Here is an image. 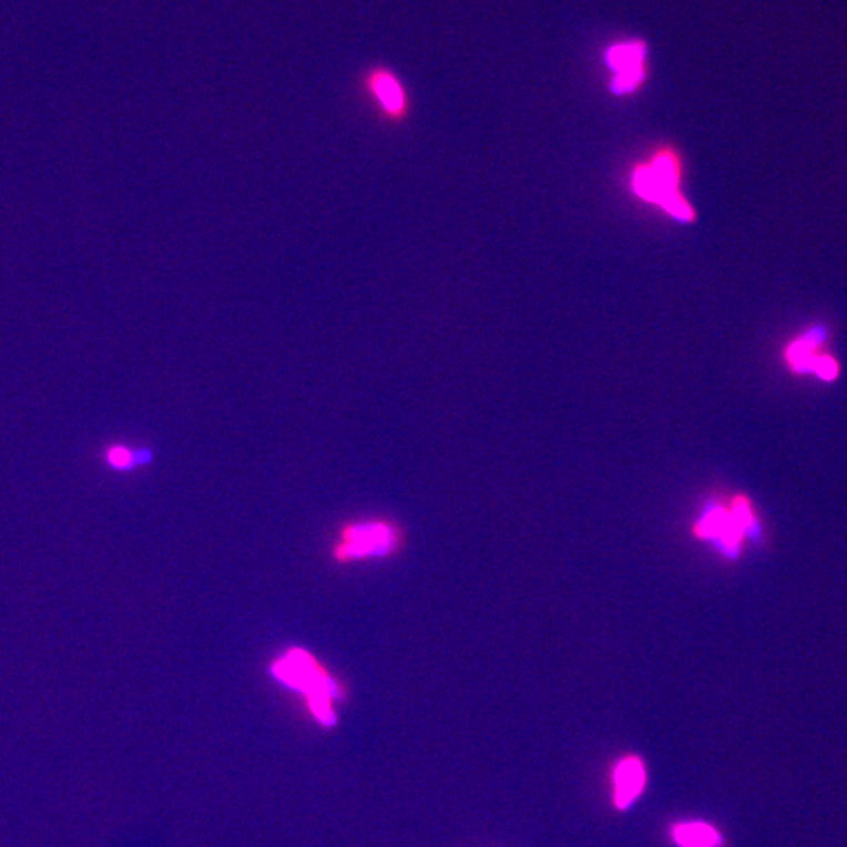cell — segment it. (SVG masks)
I'll list each match as a JSON object with an SVG mask.
<instances>
[{
    "label": "cell",
    "instance_id": "6da1fadb",
    "mask_svg": "<svg viewBox=\"0 0 847 847\" xmlns=\"http://www.w3.org/2000/svg\"><path fill=\"white\" fill-rule=\"evenodd\" d=\"M272 675L287 687L304 692L309 710L324 727H333L338 721L331 701L343 697L341 686L330 673L317 663L316 657L300 649L287 650L285 656L275 661Z\"/></svg>",
    "mask_w": 847,
    "mask_h": 847
},
{
    "label": "cell",
    "instance_id": "7a4b0ae2",
    "mask_svg": "<svg viewBox=\"0 0 847 847\" xmlns=\"http://www.w3.org/2000/svg\"><path fill=\"white\" fill-rule=\"evenodd\" d=\"M834 330L827 320H813L785 344L782 359L797 377H813L823 384H835L841 376V363L830 351Z\"/></svg>",
    "mask_w": 847,
    "mask_h": 847
},
{
    "label": "cell",
    "instance_id": "3957f363",
    "mask_svg": "<svg viewBox=\"0 0 847 847\" xmlns=\"http://www.w3.org/2000/svg\"><path fill=\"white\" fill-rule=\"evenodd\" d=\"M695 535L708 540L728 558H737L744 537L758 539L762 525L756 520L752 502L737 497L729 509L717 504L706 507L695 525Z\"/></svg>",
    "mask_w": 847,
    "mask_h": 847
},
{
    "label": "cell",
    "instance_id": "277c9868",
    "mask_svg": "<svg viewBox=\"0 0 847 847\" xmlns=\"http://www.w3.org/2000/svg\"><path fill=\"white\" fill-rule=\"evenodd\" d=\"M404 532L388 520L359 521L344 525L333 544V561L349 563L387 559L402 548Z\"/></svg>",
    "mask_w": 847,
    "mask_h": 847
},
{
    "label": "cell",
    "instance_id": "5b68a950",
    "mask_svg": "<svg viewBox=\"0 0 847 847\" xmlns=\"http://www.w3.org/2000/svg\"><path fill=\"white\" fill-rule=\"evenodd\" d=\"M676 184H678V164L669 154L656 157L652 165L639 170L634 177L635 191L642 198L661 204L664 210L671 212L673 217L690 221L691 207L680 198Z\"/></svg>",
    "mask_w": 847,
    "mask_h": 847
},
{
    "label": "cell",
    "instance_id": "8992f818",
    "mask_svg": "<svg viewBox=\"0 0 847 847\" xmlns=\"http://www.w3.org/2000/svg\"><path fill=\"white\" fill-rule=\"evenodd\" d=\"M366 92L378 111L388 121L400 123L407 119L410 101L402 81L388 68H373L365 78Z\"/></svg>",
    "mask_w": 847,
    "mask_h": 847
},
{
    "label": "cell",
    "instance_id": "52a82bcc",
    "mask_svg": "<svg viewBox=\"0 0 847 847\" xmlns=\"http://www.w3.org/2000/svg\"><path fill=\"white\" fill-rule=\"evenodd\" d=\"M645 44L641 41L615 44L608 51L606 60L612 71H618L614 90L618 94L633 92L644 81Z\"/></svg>",
    "mask_w": 847,
    "mask_h": 847
},
{
    "label": "cell",
    "instance_id": "ba28073f",
    "mask_svg": "<svg viewBox=\"0 0 847 847\" xmlns=\"http://www.w3.org/2000/svg\"><path fill=\"white\" fill-rule=\"evenodd\" d=\"M645 778V767L641 759L630 756L619 763L614 773V802L620 810H625L641 796Z\"/></svg>",
    "mask_w": 847,
    "mask_h": 847
},
{
    "label": "cell",
    "instance_id": "9c48e42d",
    "mask_svg": "<svg viewBox=\"0 0 847 847\" xmlns=\"http://www.w3.org/2000/svg\"><path fill=\"white\" fill-rule=\"evenodd\" d=\"M673 838L680 847H718L721 835L705 823L678 824L673 829Z\"/></svg>",
    "mask_w": 847,
    "mask_h": 847
},
{
    "label": "cell",
    "instance_id": "30bf717a",
    "mask_svg": "<svg viewBox=\"0 0 847 847\" xmlns=\"http://www.w3.org/2000/svg\"><path fill=\"white\" fill-rule=\"evenodd\" d=\"M151 460H153V453L147 451V449L132 451L130 448L115 445L111 446L108 452H105V461L115 471H132L135 468L142 467V465L150 463Z\"/></svg>",
    "mask_w": 847,
    "mask_h": 847
}]
</instances>
